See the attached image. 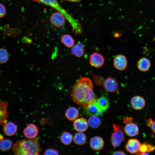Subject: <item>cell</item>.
Here are the masks:
<instances>
[{
	"mask_svg": "<svg viewBox=\"0 0 155 155\" xmlns=\"http://www.w3.org/2000/svg\"><path fill=\"white\" fill-rule=\"evenodd\" d=\"M105 90L108 92H114L119 90V84L114 78L109 77L104 80L102 84Z\"/></svg>",
	"mask_w": 155,
	"mask_h": 155,
	"instance_id": "cell-6",
	"label": "cell"
},
{
	"mask_svg": "<svg viewBox=\"0 0 155 155\" xmlns=\"http://www.w3.org/2000/svg\"><path fill=\"white\" fill-rule=\"evenodd\" d=\"M113 132L111 135V140L112 145L115 147H119L125 140L124 133L120 126L113 124Z\"/></svg>",
	"mask_w": 155,
	"mask_h": 155,
	"instance_id": "cell-4",
	"label": "cell"
},
{
	"mask_svg": "<svg viewBox=\"0 0 155 155\" xmlns=\"http://www.w3.org/2000/svg\"><path fill=\"white\" fill-rule=\"evenodd\" d=\"M93 78L96 84L98 86H100L102 84L104 81L103 78L98 75H93Z\"/></svg>",
	"mask_w": 155,
	"mask_h": 155,
	"instance_id": "cell-29",
	"label": "cell"
},
{
	"mask_svg": "<svg viewBox=\"0 0 155 155\" xmlns=\"http://www.w3.org/2000/svg\"><path fill=\"white\" fill-rule=\"evenodd\" d=\"M73 127L78 132H84L88 129V124L87 120L83 117L77 119L74 121Z\"/></svg>",
	"mask_w": 155,
	"mask_h": 155,
	"instance_id": "cell-11",
	"label": "cell"
},
{
	"mask_svg": "<svg viewBox=\"0 0 155 155\" xmlns=\"http://www.w3.org/2000/svg\"><path fill=\"white\" fill-rule=\"evenodd\" d=\"M39 2L52 7L62 14L65 17L71 26L72 31L76 34L82 33V28L80 23L75 19L72 15L63 7L57 0H32Z\"/></svg>",
	"mask_w": 155,
	"mask_h": 155,
	"instance_id": "cell-3",
	"label": "cell"
},
{
	"mask_svg": "<svg viewBox=\"0 0 155 155\" xmlns=\"http://www.w3.org/2000/svg\"><path fill=\"white\" fill-rule=\"evenodd\" d=\"M88 125L93 129L99 127L101 124V120L97 116H91L88 121Z\"/></svg>",
	"mask_w": 155,
	"mask_h": 155,
	"instance_id": "cell-26",
	"label": "cell"
},
{
	"mask_svg": "<svg viewBox=\"0 0 155 155\" xmlns=\"http://www.w3.org/2000/svg\"><path fill=\"white\" fill-rule=\"evenodd\" d=\"M71 48L72 54L77 57H80L82 56L85 53V47L81 42H78Z\"/></svg>",
	"mask_w": 155,
	"mask_h": 155,
	"instance_id": "cell-18",
	"label": "cell"
},
{
	"mask_svg": "<svg viewBox=\"0 0 155 155\" xmlns=\"http://www.w3.org/2000/svg\"><path fill=\"white\" fill-rule=\"evenodd\" d=\"M9 56L7 50L3 48H0V64L6 63L8 60Z\"/></svg>",
	"mask_w": 155,
	"mask_h": 155,
	"instance_id": "cell-27",
	"label": "cell"
},
{
	"mask_svg": "<svg viewBox=\"0 0 155 155\" xmlns=\"http://www.w3.org/2000/svg\"><path fill=\"white\" fill-rule=\"evenodd\" d=\"M66 118L69 120L73 121L76 119L79 116V111L74 107H71L67 109L65 113Z\"/></svg>",
	"mask_w": 155,
	"mask_h": 155,
	"instance_id": "cell-20",
	"label": "cell"
},
{
	"mask_svg": "<svg viewBox=\"0 0 155 155\" xmlns=\"http://www.w3.org/2000/svg\"><path fill=\"white\" fill-rule=\"evenodd\" d=\"M137 66L138 69L142 72H146L149 70L151 66L150 60L146 57H142L138 61Z\"/></svg>",
	"mask_w": 155,
	"mask_h": 155,
	"instance_id": "cell-16",
	"label": "cell"
},
{
	"mask_svg": "<svg viewBox=\"0 0 155 155\" xmlns=\"http://www.w3.org/2000/svg\"><path fill=\"white\" fill-rule=\"evenodd\" d=\"M8 103L5 101H0V125H3L7 122L9 115L7 111Z\"/></svg>",
	"mask_w": 155,
	"mask_h": 155,
	"instance_id": "cell-13",
	"label": "cell"
},
{
	"mask_svg": "<svg viewBox=\"0 0 155 155\" xmlns=\"http://www.w3.org/2000/svg\"><path fill=\"white\" fill-rule=\"evenodd\" d=\"M113 65L115 68L119 70H123L126 68L127 62L125 56L122 54L117 55L113 60Z\"/></svg>",
	"mask_w": 155,
	"mask_h": 155,
	"instance_id": "cell-8",
	"label": "cell"
},
{
	"mask_svg": "<svg viewBox=\"0 0 155 155\" xmlns=\"http://www.w3.org/2000/svg\"><path fill=\"white\" fill-rule=\"evenodd\" d=\"M66 20L65 16L58 11L53 13L50 18V22L51 24L57 28L63 26L65 24Z\"/></svg>",
	"mask_w": 155,
	"mask_h": 155,
	"instance_id": "cell-7",
	"label": "cell"
},
{
	"mask_svg": "<svg viewBox=\"0 0 155 155\" xmlns=\"http://www.w3.org/2000/svg\"><path fill=\"white\" fill-rule=\"evenodd\" d=\"M104 61V56L99 53L94 52L90 55L89 63L94 67L96 68L101 67L103 65Z\"/></svg>",
	"mask_w": 155,
	"mask_h": 155,
	"instance_id": "cell-5",
	"label": "cell"
},
{
	"mask_svg": "<svg viewBox=\"0 0 155 155\" xmlns=\"http://www.w3.org/2000/svg\"><path fill=\"white\" fill-rule=\"evenodd\" d=\"M124 131L127 135L133 137L138 134L139 128L136 124L131 122L126 124L124 128Z\"/></svg>",
	"mask_w": 155,
	"mask_h": 155,
	"instance_id": "cell-17",
	"label": "cell"
},
{
	"mask_svg": "<svg viewBox=\"0 0 155 155\" xmlns=\"http://www.w3.org/2000/svg\"><path fill=\"white\" fill-rule=\"evenodd\" d=\"M86 112L90 116H99L102 114L104 112L100 110L97 106L95 102L85 109Z\"/></svg>",
	"mask_w": 155,
	"mask_h": 155,
	"instance_id": "cell-21",
	"label": "cell"
},
{
	"mask_svg": "<svg viewBox=\"0 0 155 155\" xmlns=\"http://www.w3.org/2000/svg\"><path fill=\"white\" fill-rule=\"evenodd\" d=\"M95 102L99 109L104 112L108 108L109 106V102L108 98L104 96L96 99Z\"/></svg>",
	"mask_w": 155,
	"mask_h": 155,
	"instance_id": "cell-19",
	"label": "cell"
},
{
	"mask_svg": "<svg viewBox=\"0 0 155 155\" xmlns=\"http://www.w3.org/2000/svg\"><path fill=\"white\" fill-rule=\"evenodd\" d=\"M6 8L2 4L0 3V18L3 17L6 13Z\"/></svg>",
	"mask_w": 155,
	"mask_h": 155,
	"instance_id": "cell-30",
	"label": "cell"
},
{
	"mask_svg": "<svg viewBox=\"0 0 155 155\" xmlns=\"http://www.w3.org/2000/svg\"><path fill=\"white\" fill-rule=\"evenodd\" d=\"M3 128L5 135L9 136L14 135L18 130L17 125L11 121L7 122L4 124L3 125Z\"/></svg>",
	"mask_w": 155,
	"mask_h": 155,
	"instance_id": "cell-15",
	"label": "cell"
},
{
	"mask_svg": "<svg viewBox=\"0 0 155 155\" xmlns=\"http://www.w3.org/2000/svg\"><path fill=\"white\" fill-rule=\"evenodd\" d=\"M87 137L84 133L78 132L75 134L73 137V140L75 144L78 145L84 144L86 141Z\"/></svg>",
	"mask_w": 155,
	"mask_h": 155,
	"instance_id": "cell-23",
	"label": "cell"
},
{
	"mask_svg": "<svg viewBox=\"0 0 155 155\" xmlns=\"http://www.w3.org/2000/svg\"><path fill=\"white\" fill-rule=\"evenodd\" d=\"M66 1L73 2H78L80 1L81 0H65Z\"/></svg>",
	"mask_w": 155,
	"mask_h": 155,
	"instance_id": "cell-35",
	"label": "cell"
},
{
	"mask_svg": "<svg viewBox=\"0 0 155 155\" xmlns=\"http://www.w3.org/2000/svg\"><path fill=\"white\" fill-rule=\"evenodd\" d=\"M44 155H59V153L58 151L56 149L49 148L46 149L44 152Z\"/></svg>",
	"mask_w": 155,
	"mask_h": 155,
	"instance_id": "cell-28",
	"label": "cell"
},
{
	"mask_svg": "<svg viewBox=\"0 0 155 155\" xmlns=\"http://www.w3.org/2000/svg\"><path fill=\"white\" fill-rule=\"evenodd\" d=\"M60 140L61 143L65 145L70 144L73 140L72 135L70 133L64 131L61 134Z\"/></svg>",
	"mask_w": 155,
	"mask_h": 155,
	"instance_id": "cell-25",
	"label": "cell"
},
{
	"mask_svg": "<svg viewBox=\"0 0 155 155\" xmlns=\"http://www.w3.org/2000/svg\"><path fill=\"white\" fill-rule=\"evenodd\" d=\"M13 145L12 141L8 139L0 140V150L4 152L9 150Z\"/></svg>",
	"mask_w": 155,
	"mask_h": 155,
	"instance_id": "cell-22",
	"label": "cell"
},
{
	"mask_svg": "<svg viewBox=\"0 0 155 155\" xmlns=\"http://www.w3.org/2000/svg\"><path fill=\"white\" fill-rule=\"evenodd\" d=\"M112 155H126V154L123 152L121 151H118L114 152Z\"/></svg>",
	"mask_w": 155,
	"mask_h": 155,
	"instance_id": "cell-32",
	"label": "cell"
},
{
	"mask_svg": "<svg viewBox=\"0 0 155 155\" xmlns=\"http://www.w3.org/2000/svg\"><path fill=\"white\" fill-rule=\"evenodd\" d=\"M141 143L136 139H131L126 143L125 148L126 150L131 154L137 153L139 151Z\"/></svg>",
	"mask_w": 155,
	"mask_h": 155,
	"instance_id": "cell-9",
	"label": "cell"
},
{
	"mask_svg": "<svg viewBox=\"0 0 155 155\" xmlns=\"http://www.w3.org/2000/svg\"><path fill=\"white\" fill-rule=\"evenodd\" d=\"M150 127L153 133H155V120L153 121Z\"/></svg>",
	"mask_w": 155,
	"mask_h": 155,
	"instance_id": "cell-33",
	"label": "cell"
},
{
	"mask_svg": "<svg viewBox=\"0 0 155 155\" xmlns=\"http://www.w3.org/2000/svg\"><path fill=\"white\" fill-rule=\"evenodd\" d=\"M93 88V83L90 78H80L72 88L71 95L72 100L76 104L86 108L97 99Z\"/></svg>",
	"mask_w": 155,
	"mask_h": 155,
	"instance_id": "cell-1",
	"label": "cell"
},
{
	"mask_svg": "<svg viewBox=\"0 0 155 155\" xmlns=\"http://www.w3.org/2000/svg\"><path fill=\"white\" fill-rule=\"evenodd\" d=\"M41 150L38 140L34 138L17 141L12 148L13 154L16 155H38Z\"/></svg>",
	"mask_w": 155,
	"mask_h": 155,
	"instance_id": "cell-2",
	"label": "cell"
},
{
	"mask_svg": "<svg viewBox=\"0 0 155 155\" xmlns=\"http://www.w3.org/2000/svg\"><path fill=\"white\" fill-rule=\"evenodd\" d=\"M133 120V117L127 115L123 119V122L125 124H127L132 122Z\"/></svg>",
	"mask_w": 155,
	"mask_h": 155,
	"instance_id": "cell-31",
	"label": "cell"
},
{
	"mask_svg": "<svg viewBox=\"0 0 155 155\" xmlns=\"http://www.w3.org/2000/svg\"><path fill=\"white\" fill-rule=\"evenodd\" d=\"M153 122V121L152 119H149L147 121V125L149 127H150L151 125L152 124V123Z\"/></svg>",
	"mask_w": 155,
	"mask_h": 155,
	"instance_id": "cell-34",
	"label": "cell"
},
{
	"mask_svg": "<svg viewBox=\"0 0 155 155\" xmlns=\"http://www.w3.org/2000/svg\"><path fill=\"white\" fill-rule=\"evenodd\" d=\"M90 144L91 148L93 150L99 151L104 147V142L102 137L96 136L93 137L91 139Z\"/></svg>",
	"mask_w": 155,
	"mask_h": 155,
	"instance_id": "cell-14",
	"label": "cell"
},
{
	"mask_svg": "<svg viewBox=\"0 0 155 155\" xmlns=\"http://www.w3.org/2000/svg\"><path fill=\"white\" fill-rule=\"evenodd\" d=\"M61 40L64 45L68 48H71L74 44V40L69 34L62 35L61 37Z\"/></svg>",
	"mask_w": 155,
	"mask_h": 155,
	"instance_id": "cell-24",
	"label": "cell"
},
{
	"mask_svg": "<svg viewBox=\"0 0 155 155\" xmlns=\"http://www.w3.org/2000/svg\"><path fill=\"white\" fill-rule=\"evenodd\" d=\"M38 132L37 127L33 124L30 123L24 129L23 133L26 138L32 139L37 136Z\"/></svg>",
	"mask_w": 155,
	"mask_h": 155,
	"instance_id": "cell-10",
	"label": "cell"
},
{
	"mask_svg": "<svg viewBox=\"0 0 155 155\" xmlns=\"http://www.w3.org/2000/svg\"><path fill=\"white\" fill-rule=\"evenodd\" d=\"M131 104L134 109L140 110L142 109L146 104V101L144 98L139 96H133L131 99Z\"/></svg>",
	"mask_w": 155,
	"mask_h": 155,
	"instance_id": "cell-12",
	"label": "cell"
}]
</instances>
